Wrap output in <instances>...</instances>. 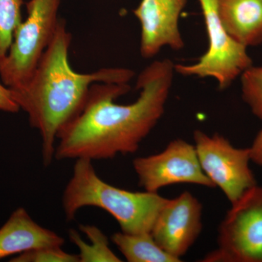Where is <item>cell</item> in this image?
I'll return each mask as SVG.
<instances>
[{
	"label": "cell",
	"mask_w": 262,
	"mask_h": 262,
	"mask_svg": "<svg viewBox=\"0 0 262 262\" xmlns=\"http://www.w3.org/2000/svg\"><path fill=\"white\" fill-rule=\"evenodd\" d=\"M112 241L129 262H180L155 242L151 233L116 232Z\"/></svg>",
	"instance_id": "obj_13"
},
{
	"label": "cell",
	"mask_w": 262,
	"mask_h": 262,
	"mask_svg": "<svg viewBox=\"0 0 262 262\" xmlns=\"http://www.w3.org/2000/svg\"><path fill=\"white\" fill-rule=\"evenodd\" d=\"M72 34L60 20L54 37L31 78L9 88L20 110L28 115L31 126L42 138V161L49 166L56 151L58 132L83 108L90 88L95 82L128 83L135 75L125 68H103L91 73H78L69 61Z\"/></svg>",
	"instance_id": "obj_2"
},
{
	"label": "cell",
	"mask_w": 262,
	"mask_h": 262,
	"mask_svg": "<svg viewBox=\"0 0 262 262\" xmlns=\"http://www.w3.org/2000/svg\"><path fill=\"white\" fill-rule=\"evenodd\" d=\"M133 165L139 185L147 192L181 184L215 187L201 168L195 146L183 139L170 141L158 154L136 158Z\"/></svg>",
	"instance_id": "obj_8"
},
{
	"label": "cell",
	"mask_w": 262,
	"mask_h": 262,
	"mask_svg": "<svg viewBox=\"0 0 262 262\" xmlns=\"http://www.w3.org/2000/svg\"><path fill=\"white\" fill-rule=\"evenodd\" d=\"M218 247L204 262H262V187L232 203L219 227Z\"/></svg>",
	"instance_id": "obj_5"
},
{
	"label": "cell",
	"mask_w": 262,
	"mask_h": 262,
	"mask_svg": "<svg viewBox=\"0 0 262 262\" xmlns=\"http://www.w3.org/2000/svg\"><path fill=\"white\" fill-rule=\"evenodd\" d=\"M174 66L163 59L146 67L136 81L139 98L130 104L115 103L130 91L128 83L93 84L80 113L58 132L55 159L93 161L136 152L165 113Z\"/></svg>",
	"instance_id": "obj_1"
},
{
	"label": "cell",
	"mask_w": 262,
	"mask_h": 262,
	"mask_svg": "<svg viewBox=\"0 0 262 262\" xmlns=\"http://www.w3.org/2000/svg\"><path fill=\"white\" fill-rule=\"evenodd\" d=\"M64 243L59 234L38 225L20 207L0 228V260L44 246H62Z\"/></svg>",
	"instance_id": "obj_11"
},
{
	"label": "cell",
	"mask_w": 262,
	"mask_h": 262,
	"mask_svg": "<svg viewBox=\"0 0 262 262\" xmlns=\"http://www.w3.org/2000/svg\"><path fill=\"white\" fill-rule=\"evenodd\" d=\"M241 77L243 99L253 115L262 120V67L252 65Z\"/></svg>",
	"instance_id": "obj_16"
},
{
	"label": "cell",
	"mask_w": 262,
	"mask_h": 262,
	"mask_svg": "<svg viewBox=\"0 0 262 262\" xmlns=\"http://www.w3.org/2000/svg\"><path fill=\"white\" fill-rule=\"evenodd\" d=\"M23 0H0V61L8 55L22 22Z\"/></svg>",
	"instance_id": "obj_15"
},
{
	"label": "cell",
	"mask_w": 262,
	"mask_h": 262,
	"mask_svg": "<svg viewBox=\"0 0 262 262\" xmlns=\"http://www.w3.org/2000/svg\"><path fill=\"white\" fill-rule=\"evenodd\" d=\"M62 246H50L35 248L16 255L11 262H80L78 255L66 252Z\"/></svg>",
	"instance_id": "obj_17"
},
{
	"label": "cell",
	"mask_w": 262,
	"mask_h": 262,
	"mask_svg": "<svg viewBox=\"0 0 262 262\" xmlns=\"http://www.w3.org/2000/svg\"><path fill=\"white\" fill-rule=\"evenodd\" d=\"M79 228L83 232L89 243L82 239L75 229L69 231L71 242L79 250L80 262H121L118 256L110 248L108 237L98 227L94 225H80Z\"/></svg>",
	"instance_id": "obj_14"
},
{
	"label": "cell",
	"mask_w": 262,
	"mask_h": 262,
	"mask_svg": "<svg viewBox=\"0 0 262 262\" xmlns=\"http://www.w3.org/2000/svg\"><path fill=\"white\" fill-rule=\"evenodd\" d=\"M92 162L76 160L62 196L66 219L75 220L84 207H96L113 215L124 233H151L166 198L158 192H131L114 187L98 177Z\"/></svg>",
	"instance_id": "obj_3"
},
{
	"label": "cell",
	"mask_w": 262,
	"mask_h": 262,
	"mask_svg": "<svg viewBox=\"0 0 262 262\" xmlns=\"http://www.w3.org/2000/svg\"><path fill=\"white\" fill-rule=\"evenodd\" d=\"M208 34V51L192 65L174 66L175 72L186 77H212L221 90L227 89L253 65L247 48L237 42L221 23L215 0H198Z\"/></svg>",
	"instance_id": "obj_6"
},
{
	"label": "cell",
	"mask_w": 262,
	"mask_h": 262,
	"mask_svg": "<svg viewBox=\"0 0 262 262\" xmlns=\"http://www.w3.org/2000/svg\"><path fill=\"white\" fill-rule=\"evenodd\" d=\"M60 4L61 0L27 3V18L15 31L9 52L0 61V77L7 87L22 85L32 77L56 34Z\"/></svg>",
	"instance_id": "obj_4"
},
{
	"label": "cell",
	"mask_w": 262,
	"mask_h": 262,
	"mask_svg": "<svg viewBox=\"0 0 262 262\" xmlns=\"http://www.w3.org/2000/svg\"><path fill=\"white\" fill-rule=\"evenodd\" d=\"M193 138L203 172L231 204L257 185L249 167V148L234 147L223 136H209L201 130L194 131Z\"/></svg>",
	"instance_id": "obj_7"
},
{
	"label": "cell",
	"mask_w": 262,
	"mask_h": 262,
	"mask_svg": "<svg viewBox=\"0 0 262 262\" xmlns=\"http://www.w3.org/2000/svg\"><path fill=\"white\" fill-rule=\"evenodd\" d=\"M202 214L203 206L198 198L189 192H182L173 199H167L151 234L160 248L181 260L201 233Z\"/></svg>",
	"instance_id": "obj_9"
},
{
	"label": "cell",
	"mask_w": 262,
	"mask_h": 262,
	"mask_svg": "<svg viewBox=\"0 0 262 262\" xmlns=\"http://www.w3.org/2000/svg\"><path fill=\"white\" fill-rule=\"evenodd\" d=\"M187 3V0H141L133 11L141 24V56L152 58L165 46L183 49L179 20Z\"/></svg>",
	"instance_id": "obj_10"
},
{
	"label": "cell",
	"mask_w": 262,
	"mask_h": 262,
	"mask_svg": "<svg viewBox=\"0 0 262 262\" xmlns=\"http://www.w3.org/2000/svg\"><path fill=\"white\" fill-rule=\"evenodd\" d=\"M224 28L246 48L262 44V0H215Z\"/></svg>",
	"instance_id": "obj_12"
},
{
	"label": "cell",
	"mask_w": 262,
	"mask_h": 262,
	"mask_svg": "<svg viewBox=\"0 0 262 262\" xmlns=\"http://www.w3.org/2000/svg\"><path fill=\"white\" fill-rule=\"evenodd\" d=\"M20 108L12 96L11 91L4 84L0 83V111L18 113Z\"/></svg>",
	"instance_id": "obj_18"
},
{
	"label": "cell",
	"mask_w": 262,
	"mask_h": 262,
	"mask_svg": "<svg viewBox=\"0 0 262 262\" xmlns=\"http://www.w3.org/2000/svg\"><path fill=\"white\" fill-rule=\"evenodd\" d=\"M249 149L251 161L259 166H262V130L255 138Z\"/></svg>",
	"instance_id": "obj_19"
}]
</instances>
